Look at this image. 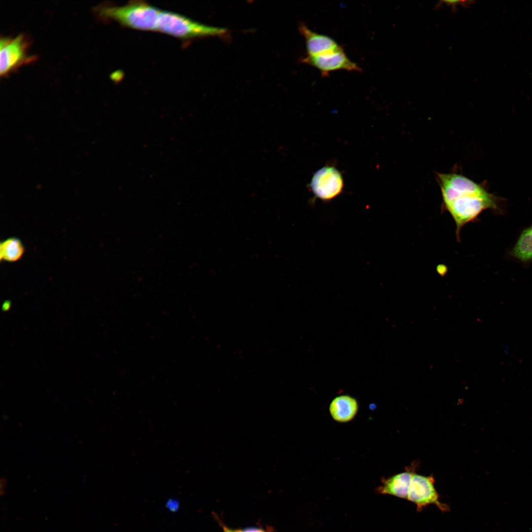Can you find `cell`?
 <instances>
[{"mask_svg": "<svg viewBox=\"0 0 532 532\" xmlns=\"http://www.w3.org/2000/svg\"><path fill=\"white\" fill-rule=\"evenodd\" d=\"M442 197V209L448 212L456 225L457 240L462 228L477 220L487 209L500 212V199L461 173H436Z\"/></svg>", "mask_w": 532, "mask_h": 532, "instance_id": "6da1fadb", "label": "cell"}, {"mask_svg": "<svg viewBox=\"0 0 532 532\" xmlns=\"http://www.w3.org/2000/svg\"><path fill=\"white\" fill-rule=\"evenodd\" d=\"M98 15L122 26L143 31H157L161 10L145 1L134 0L122 5L104 4L96 8Z\"/></svg>", "mask_w": 532, "mask_h": 532, "instance_id": "7a4b0ae2", "label": "cell"}, {"mask_svg": "<svg viewBox=\"0 0 532 532\" xmlns=\"http://www.w3.org/2000/svg\"><path fill=\"white\" fill-rule=\"evenodd\" d=\"M157 31L187 40L221 35L226 32V30L201 24L174 12L161 10L158 18Z\"/></svg>", "mask_w": 532, "mask_h": 532, "instance_id": "3957f363", "label": "cell"}, {"mask_svg": "<svg viewBox=\"0 0 532 532\" xmlns=\"http://www.w3.org/2000/svg\"><path fill=\"white\" fill-rule=\"evenodd\" d=\"M29 42L24 34L0 39V73L5 76L34 58L28 54Z\"/></svg>", "mask_w": 532, "mask_h": 532, "instance_id": "277c9868", "label": "cell"}, {"mask_svg": "<svg viewBox=\"0 0 532 532\" xmlns=\"http://www.w3.org/2000/svg\"><path fill=\"white\" fill-rule=\"evenodd\" d=\"M434 482L433 476L413 474L407 499L416 505L418 511L431 504L435 505L442 512L449 510V506L440 501Z\"/></svg>", "mask_w": 532, "mask_h": 532, "instance_id": "5b68a950", "label": "cell"}, {"mask_svg": "<svg viewBox=\"0 0 532 532\" xmlns=\"http://www.w3.org/2000/svg\"><path fill=\"white\" fill-rule=\"evenodd\" d=\"M343 187L342 177L334 167L325 166L314 174L310 187L316 197L329 200L338 196Z\"/></svg>", "mask_w": 532, "mask_h": 532, "instance_id": "8992f818", "label": "cell"}, {"mask_svg": "<svg viewBox=\"0 0 532 532\" xmlns=\"http://www.w3.org/2000/svg\"><path fill=\"white\" fill-rule=\"evenodd\" d=\"M302 62L317 68L323 76H328L331 72L345 70L349 71H360L361 69L346 55L342 48L337 51L317 56H306Z\"/></svg>", "mask_w": 532, "mask_h": 532, "instance_id": "52a82bcc", "label": "cell"}, {"mask_svg": "<svg viewBox=\"0 0 532 532\" xmlns=\"http://www.w3.org/2000/svg\"><path fill=\"white\" fill-rule=\"evenodd\" d=\"M299 32L304 37L307 55L317 56L332 52L342 48L331 37L318 33L309 29L304 24L299 27Z\"/></svg>", "mask_w": 532, "mask_h": 532, "instance_id": "ba28073f", "label": "cell"}, {"mask_svg": "<svg viewBox=\"0 0 532 532\" xmlns=\"http://www.w3.org/2000/svg\"><path fill=\"white\" fill-rule=\"evenodd\" d=\"M359 409L356 399L347 395L334 398L329 406V411L332 419L337 422L346 423L353 420Z\"/></svg>", "mask_w": 532, "mask_h": 532, "instance_id": "9c48e42d", "label": "cell"}, {"mask_svg": "<svg viewBox=\"0 0 532 532\" xmlns=\"http://www.w3.org/2000/svg\"><path fill=\"white\" fill-rule=\"evenodd\" d=\"M413 473V471L410 470L405 471L389 478L382 479L381 485L377 489L378 492L407 499Z\"/></svg>", "mask_w": 532, "mask_h": 532, "instance_id": "30bf717a", "label": "cell"}, {"mask_svg": "<svg viewBox=\"0 0 532 532\" xmlns=\"http://www.w3.org/2000/svg\"><path fill=\"white\" fill-rule=\"evenodd\" d=\"M510 254L523 263L532 261V225L521 232L510 251Z\"/></svg>", "mask_w": 532, "mask_h": 532, "instance_id": "8fae6325", "label": "cell"}, {"mask_svg": "<svg viewBox=\"0 0 532 532\" xmlns=\"http://www.w3.org/2000/svg\"><path fill=\"white\" fill-rule=\"evenodd\" d=\"M24 250V247L19 239L9 238L0 243V260L11 262L17 261L22 257Z\"/></svg>", "mask_w": 532, "mask_h": 532, "instance_id": "7c38bea8", "label": "cell"}, {"mask_svg": "<svg viewBox=\"0 0 532 532\" xmlns=\"http://www.w3.org/2000/svg\"><path fill=\"white\" fill-rule=\"evenodd\" d=\"M167 506L170 510L175 511L177 510L178 504L177 501L173 500H170L167 503Z\"/></svg>", "mask_w": 532, "mask_h": 532, "instance_id": "4fadbf2b", "label": "cell"}, {"mask_svg": "<svg viewBox=\"0 0 532 532\" xmlns=\"http://www.w3.org/2000/svg\"><path fill=\"white\" fill-rule=\"evenodd\" d=\"M0 495L2 496L4 493V490L7 484L6 479L4 477L1 478L0 480Z\"/></svg>", "mask_w": 532, "mask_h": 532, "instance_id": "5bb4252c", "label": "cell"}, {"mask_svg": "<svg viewBox=\"0 0 532 532\" xmlns=\"http://www.w3.org/2000/svg\"><path fill=\"white\" fill-rule=\"evenodd\" d=\"M241 532H265L263 530L257 528H251L247 529L242 531Z\"/></svg>", "mask_w": 532, "mask_h": 532, "instance_id": "9a60e30c", "label": "cell"}, {"mask_svg": "<svg viewBox=\"0 0 532 532\" xmlns=\"http://www.w3.org/2000/svg\"><path fill=\"white\" fill-rule=\"evenodd\" d=\"M224 532H241V531L231 530L226 527H224Z\"/></svg>", "mask_w": 532, "mask_h": 532, "instance_id": "2e32d148", "label": "cell"}]
</instances>
